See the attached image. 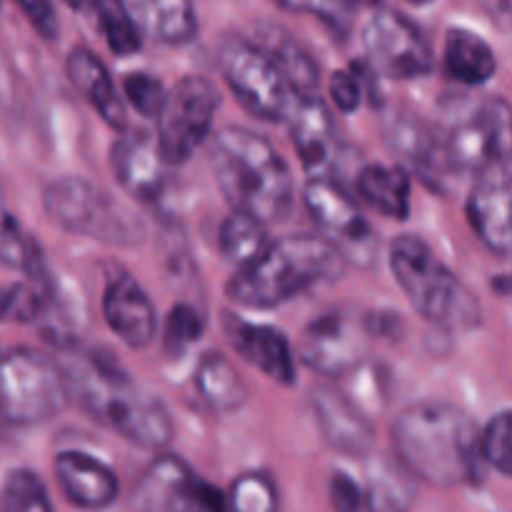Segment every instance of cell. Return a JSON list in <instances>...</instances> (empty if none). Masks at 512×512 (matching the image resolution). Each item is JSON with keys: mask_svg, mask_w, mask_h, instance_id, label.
<instances>
[{"mask_svg": "<svg viewBox=\"0 0 512 512\" xmlns=\"http://www.w3.org/2000/svg\"><path fill=\"white\" fill-rule=\"evenodd\" d=\"M393 448L413 478L438 488L475 483L485 463L473 418L445 400L408 405L393 423Z\"/></svg>", "mask_w": 512, "mask_h": 512, "instance_id": "6da1fadb", "label": "cell"}, {"mask_svg": "<svg viewBox=\"0 0 512 512\" xmlns=\"http://www.w3.org/2000/svg\"><path fill=\"white\" fill-rule=\"evenodd\" d=\"M60 368L68 380L70 398L95 423L145 450H160L173 440V418L163 400L135 385L108 358L68 350Z\"/></svg>", "mask_w": 512, "mask_h": 512, "instance_id": "7a4b0ae2", "label": "cell"}, {"mask_svg": "<svg viewBox=\"0 0 512 512\" xmlns=\"http://www.w3.org/2000/svg\"><path fill=\"white\" fill-rule=\"evenodd\" d=\"M208 160L233 210L260 223L288 218L295 203L293 173L268 138L250 128L225 125L210 138Z\"/></svg>", "mask_w": 512, "mask_h": 512, "instance_id": "3957f363", "label": "cell"}, {"mask_svg": "<svg viewBox=\"0 0 512 512\" xmlns=\"http://www.w3.org/2000/svg\"><path fill=\"white\" fill-rule=\"evenodd\" d=\"M345 260L323 235H290L240 268L228 283V298L245 308H278L295 295L340 278Z\"/></svg>", "mask_w": 512, "mask_h": 512, "instance_id": "277c9868", "label": "cell"}, {"mask_svg": "<svg viewBox=\"0 0 512 512\" xmlns=\"http://www.w3.org/2000/svg\"><path fill=\"white\" fill-rule=\"evenodd\" d=\"M390 270L428 323L453 333L480 325L478 298L418 235H398L390 243Z\"/></svg>", "mask_w": 512, "mask_h": 512, "instance_id": "5b68a950", "label": "cell"}, {"mask_svg": "<svg viewBox=\"0 0 512 512\" xmlns=\"http://www.w3.org/2000/svg\"><path fill=\"white\" fill-rule=\"evenodd\" d=\"M43 208L58 228L100 243L138 245L145 238L143 220L90 180H53L43 190Z\"/></svg>", "mask_w": 512, "mask_h": 512, "instance_id": "8992f818", "label": "cell"}, {"mask_svg": "<svg viewBox=\"0 0 512 512\" xmlns=\"http://www.w3.org/2000/svg\"><path fill=\"white\" fill-rule=\"evenodd\" d=\"M70 400L60 363L33 348L0 355V423L25 428L58 415Z\"/></svg>", "mask_w": 512, "mask_h": 512, "instance_id": "52a82bcc", "label": "cell"}, {"mask_svg": "<svg viewBox=\"0 0 512 512\" xmlns=\"http://www.w3.org/2000/svg\"><path fill=\"white\" fill-rule=\"evenodd\" d=\"M218 65L228 88L248 113L268 123L288 118L293 90L265 48L240 35H225L218 48Z\"/></svg>", "mask_w": 512, "mask_h": 512, "instance_id": "ba28073f", "label": "cell"}, {"mask_svg": "<svg viewBox=\"0 0 512 512\" xmlns=\"http://www.w3.org/2000/svg\"><path fill=\"white\" fill-rule=\"evenodd\" d=\"M450 170L485 173L512 160V105L505 98H483L460 113L443 140Z\"/></svg>", "mask_w": 512, "mask_h": 512, "instance_id": "9c48e42d", "label": "cell"}, {"mask_svg": "<svg viewBox=\"0 0 512 512\" xmlns=\"http://www.w3.org/2000/svg\"><path fill=\"white\" fill-rule=\"evenodd\" d=\"M218 108L220 93L203 75H185L173 90H168L158 115V148L165 165L190 160V155L208 140Z\"/></svg>", "mask_w": 512, "mask_h": 512, "instance_id": "30bf717a", "label": "cell"}, {"mask_svg": "<svg viewBox=\"0 0 512 512\" xmlns=\"http://www.w3.org/2000/svg\"><path fill=\"white\" fill-rule=\"evenodd\" d=\"M368 65L380 75L410 80L433 70V50L418 25L390 5H373L363 20Z\"/></svg>", "mask_w": 512, "mask_h": 512, "instance_id": "8fae6325", "label": "cell"}, {"mask_svg": "<svg viewBox=\"0 0 512 512\" xmlns=\"http://www.w3.org/2000/svg\"><path fill=\"white\" fill-rule=\"evenodd\" d=\"M303 200L323 238L333 245L345 263L368 268L378 258V235L370 228L355 200L328 178H310L305 183Z\"/></svg>", "mask_w": 512, "mask_h": 512, "instance_id": "7c38bea8", "label": "cell"}, {"mask_svg": "<svg viewBox=\"0 0 512 512\" xmlns=\"http://www.w3.org/2000/svg\"><path fill=\"white\" fill-rule=\"evenodd\" d=\"M133 503L140 512H228V495L178 455H160L145 468Z\"/></svg>", "mask_w": 512, "mask_h": 512, "instance_id": "4fadbf2b", "label": "cell"}, {"mask_svg": "<svg viewBox=\"0 0 512 512\" xmlns=\"http://www.w3.org/2000/svg\"><path fill=\"white\" fill-rule=\"evenodd\" d=\"M365 330L368 323H358L343 310H333L305 325L295 355L323 378H343L365 360Z\"/></svg>", "mask_w": 512, "mask_h": 512, "instance_id": "5bb4252c", "label": "cell"}, {"mask_svg": "<svg viewBox=\"0 0 512 512\" xmlns=\"http://www.w3.org/2000/svg\"><path fill=\"white\" fill-rule=\"evenodd\" d=\"M468 220L480 243L495 255H512V168L478 175L468 195Z\"/></svg>", "mask_w": 512, "mask_h": 512, "instance_id": "9a60e30c", "label": "cell"}, {"mask_svg": "<svg viewBox=\"0 0 512 512\" xmlns=\"http://www.w3.org/2000/svg\"><path fill=\"white\" fill-rule=\"evenodd\" d=\"M110 168L130 198L155 203L165 188V160L158 138L143 130H125L110 148Z\"/></svg>", "mask_w": 512, "mask_h": 512, "instance_id": "2e32d148", "label": "cell"}, {"mask_svg": "<svg viewBox=\"0 0 512 512\" xmlns=\"http://www.w3.org/2000/svg\"><path fill=\"white\" fill-rule=\"evenodd\" d=\"M288 123L303 168L310 178H325L338 158V135L325 100L320 95H293Z\"/></svg>", "mask_w": 512, "mask_h": 512, "instance_id": "e0dca14e", "label": "cell"}, {"mask_svg": "<svg viewBox=\"0 0 512 512\" xmlns=\"http://www.w3.org/2000/svg\"><path fill=\"white\" fill-rule=\"evenodd\" d=\"M225 335L235 353L280 385L295 383V353L288 338L270 325H255L238 315H223Z\"/></svg>", "mask_w": 512, "mask_h": 512, "instance_id": "ac0fdd59", "label": "cell"}, {"mask_svg": "<svg viewBox=\"0 0 512 512\" xmlns=\"http://www.w3.org/2000/svg\"><path fill=\"white\" fill-rule=\"evenodd\" d=\"M383 135L388 148L423 175L425 183H440L445 170H450L445 145L410 110H390L383 120Z\"/></svg>", "mask_w": 512, "mask_h": 512, "instance_id": "d6986e66", "label": "cell"}, {"mask_svg": "<svg viewBox=\"0 0 512 512\" xmlns=\"http://www.w3.org/2000/svg\"><path fill=\"white\" fill-rule=\"evenodd\" d=\"M310 405H313L320 433L333 448L350 455H368L373 450V425L348 395L330 385H320L310 395Z\"/></svg>", "mask_w": 512, "mask_h": 512, "instance_id": "ffe728a7", "label": "cell"}, {"mask_svg": "<svg viewBox=\"0 0 512 512\" xmlns=\"http://www.w3.org/2000/svg\"><path fill=\"white\" fill-rule=\"evenodd\" d=\"M103 315L108 328L130 348H148L158 333V313L148 293L130 275L110 280L103 298Z\"/></svg>", "mask_w": 512, "mask_h": 512, "instance_id": "44dd1931", "label": "cell"}, {"mask_svg": "<svg viewBox=\"0 0 512 512\" xmlns=\"http://www.w3.org/2000/svg\"><path fill=\"white\" fill-rule=\"evenodd\" d=\"M55 478L73 505L83 510H103L118 498V475L93 455L63 450L55 458Z\"/></svg>", "mask_w": 512, "mask_h": 512, "instance_id": "7402d4cb", "label": "cell"}, {"mask_svg": "<svg viewBox=\"0 0 512 512\" xmlns=\"http://www.w3.org/2000/svg\"><path fill=\"white\" fill-rule=\"evenodd\" d=\"M65 70H68L73 88L98 110L100 118L113 128L125 130V120H128L125 103L103 60L85 45H75L65 60Z\"/></svg>", "mask_w": 512, "mask_h": 512, "instance_id": "603a6c76", "label": "cell"}, {"mask_svg": "<svg viewBox=\"0 0 512 512\" xmlns=\"http://www.w3.org/2000/svg\"><path fill=\"white\" fill-rule=\"evenodd\" d=\"M130 15L140 33L150 35L165 45H188L198 35V15L183 0H160V3H130Z\"/></svg>", "mask_w": 512, "mask_h": 512, "instance_id": "cb8c5ba5", "label": "cell"}, {"mask_svg": "<svg viewBox=\"0 0 512 512\" xmlns=\"http://www.w3.org/2000/svg\"><path fill=\"white\" fill-rule=\"evenodd\" d=\"M195 390L215 413H235L248 400V388L238 368L225 355L208 353L195 368Z\"/></svg>", "mask_w": 512, "mask_h": 512, "instance_id": "d4e9b609", "label": "cell"}, {"mask_svg": "<svg viewBox=\"0 0 512 512\" xmlns=\"http://www.w3.org/2000/svg\"><path fill=\"white\" fill-rule=\"evenodd\" d=\"M498 70L493 48L478 33L465 28L448 30L445 73L463 85H485Z\"/></svg>", "mask_w": 512, "mask_h": 512, "instance_id": "484cf974", "label": "cell"}, {"mask_svg": "<svg viewBox=\"0 0 512 512\" xmlns=\"http://www.w3.org/2000/svg\"><path fill=\"white\" fill-rule=\"evenodd\" d=\"M358 195L393 220L410 215V175L400 165H365L358 173Z\"/></svg>", "mask_w": 512, "mask_h": 512, "instance_id": "4316f807", "label": "cell"}, {"mask_svg": "<svg viewBox=\"0 0 512 512\" xmlns=\"http://www.w3.org/2000/svg\"><path fill=\"white\" fill-rule=\"evenodd\" d=\"M260 48L275 60L293 95H318L320 68L313 55L283 28H268L258 40Z\"/></svg>", "mask_w": 512, "mask_h": 512, "instance_id": "83f0119b", "label": "cell"}, {"mask_svg": "<svg viewBox=\"0 0 512 512\" xmlns=\"http://www.w3.org/2000/svg\"><path fill=\"white\" fill-rule=\"evenodd\" d=\"M415 500L413 475L403 465L378 460L370 465L365 505L370 512H408Z\"/></svg>", "mask_w": 512, "mask_h": 512, "instance_id": "f1b7e54d", "label": "cell"}, {"mask_svg": "<svg viewBox=\"0 0 512 512\" xmlns=\"http://www.w3.org/2000/svg\"><path fill=\"white\" fill-rule=\"evenodd\" d=\"M218 245L220 253L228 263L245 268L253 260H258L265 250L270 248L268 230H265V223L255 220L253 215H245L233 210L228 218L223 220L218 233Z\"/></svg>", "mask_w": 512, "mask_h": 512, "instance_id": "f546056e", "label": "cell"}, {"mask_svg": "<svg viewBox=\"0 0 512 512\" xmlns=\"http://www.w3.org/2000/svg\"><path fill=\"white\" fill-rule=\"evenodd\" d=\"M0 265L5 268L20 270L28 275L30 280H43L45 275L43 265V250L35 243L33 235L18 223L15 215L0 208Z\"/></svg>", "mask_w": 512, "mask_h": 512, "instance_id": "4dcf8cb0", "label": "cell"}, {"mask_svg": "<svg viewBox=\"0 0 512 512\" xmlns=\"http://www.w3.org/2000/svg\"><path fill=\"white\" fill-rule=\"evenodd\" d=\"M230 512H280L278 485L270 475L243 473L233 480L228 493Z\"/></svg>", "mask_w": 512, "mask_h": 512, "instance_id": "1f68e13d", "label": "cell"}, {"mask_svg": "<svg viewBox=\"0 0 512 512\" xmlns=\"http://www.w3.org/2000/svg\"><path fill=\"white\" fill-rule=\"evenodd\" d=\"M98 25L103 30L108 48L115 55H133L143 48V33L135 25L128 5L123 3H98L95 5Z\"/></svg>", "mask_w": 512, "mask_h": 512, "instance_id": "d6a6232c", "label": "cell"}, {"mask_svg": "<svg viewBox=\"0 0 512 512\" xmlns=\"http://www.w3.org/2000/svg\"><path fill=\"white\" fill-rule=\"evenodd\" d=\"M3 512H55L43 480L33 470H10L3 483Z\"/></svg>", "mask_w": 512, "mask_h": 512, "instance_id": "836d02e7", "label": "cell"}, {"mask_svg": "<svg viewBox=\"0 0 512 512\" xmlns=\"http://www.w3.org/2000/svg\"><path fill=\"white\" fill-rule=\"evenodd\" d=\"M485 465L512 478V410H503L480 433Z\"/></svg>", "mask_w": 512, "mask_h": 512, "instance_id": "e575fe53", "label": "cell"}, {"mask_svg": "<svg viewBox=\"0 0 512 512\" xmlns=\"http://www.w3.org/2000/svg\"><path fill=\"white\" fill-rule=\"evenodd\" d=\"M375 70L365 63H355L353 68L338 70L330 78V98L343 113H353L360 108L365 98V90L373 88Z\"/></svg>", "mask_w": 512, "mask_h": 512, "instance_id": "d590c367", "label": "cell"}, {"mask_svg": "<svg viewBox=\"0 0 512 512\" xmlns=\"http://www.w3.org/2000/svg\"><path fill=\"white\" fill-rule=\"evenodd\" d=\"M123 95L140 115L145 118H158L163 110L168 90L163 88L160 78L150 73H128L123 78Z\"/></svg>", "mask_w": 512, "mask_h": 512, "instance_id": "8d00e7d4", "label": "cell"}, {"mask_svg": "<svg viewBox=\"0 0 512 512\" xmlns=\"http://www.w3.org/2000/svg\"><path fill=\"white\" fill-rule=\"evenodd\" d=\"M203 318L198 315V310L188 303H178L170 310L168 320H165V348L170 353H183L190 345L198 343V338L203 335Z\"/></svg>", "mask_w": 512, "mask_h": 512, "instance_id": "74e56055", "label": "cell"}, {"mask_svg": "<svg viewBox=\"0 0 512 512\" xmlns=\"http://www.w3.org/2000/svg\"><path fill=\"white\" fill-rule=\"evenodd\" d=\"M283 10H293V13H313L318 15L323 23H328L335 33L348 35L350 25H353L355 5L353 3H295V5H280Z\"/></svg>", "mask_w": 512, "mask_h": 512, "instance_id": "f35d334b", "label": "cell"}, {"mask_svg": "<svg viewBox=\"0 0 512 512\" xmlns=\"http://www.w3.org/2000/svg\"><path fill=\"white\" fill-rule=\"evenodd\" d=\"M365 493L348 473H335L330 480V505L335 512H360Z\"/></svg>", "mask_w": 512, "mask_h": 512, "instance_id": "ab89813d", "label": "cell"}, {"mask_svg": "<svg viewBox=\"0 0 512 512\" xmlns=\"http://www.w3.org/2000/svg\"><path fill=\"white\" fill-rule=\"evenodd\" d=\"M20 10L25 13V18L30 20L38 35L48 43H53L60 33V25H58V13L50 3H20Z\"/></svg>", "mask_w": 512, "mask_h": 512, "instance_id": "60d3db41", "label": "cell"}, {"mask_svg": "<svg viewBox=\"0 0 512 512\" xmlns=\"http://www.w3.org/2000/svg\"><path fill=\"white\" fill-rule=\"evenodd\" d=\"M0 512H3V510H0Z\"/></svg>", "mask_w": 512, "mask_h": 512, "instance_id": "b9f144b4", "label": "cell"}]
</instances>
